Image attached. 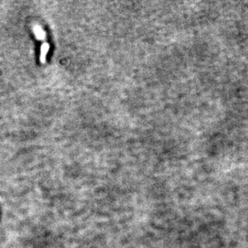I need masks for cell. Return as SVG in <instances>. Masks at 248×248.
<instances>
[{"mask_svg":"<svg viewBox=\"0 0 248 248\" xmlns=\"http://www.w3.org/2000/svg\"><path fill=\"white\" fill-rule=\"evenodd\" d=\"M50 48V45L47 42H43L42 46L40 47V55H39V60L42 63L46 62V57Z\"/></svg>","mask_w":248,"mask_h":248,"instance_id":"cell-1","label":"cell"},{"mask_svg":"<svg viewBox=\"0 0 248 248\" xmlns=\"http://www.w3.org/2000/svg\"><path fill=\"white\" fill-rule=\"evenodd\" d=\"M33 31H34V33L37 39L41 40V41H44L45 39H46V33L41 27L38 24H35L33 27Z\"/></svg>","mask_w":248,"mask_h":248,"instance_id":"cell-2","label":"cell"}]
</instances>
